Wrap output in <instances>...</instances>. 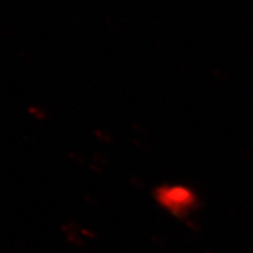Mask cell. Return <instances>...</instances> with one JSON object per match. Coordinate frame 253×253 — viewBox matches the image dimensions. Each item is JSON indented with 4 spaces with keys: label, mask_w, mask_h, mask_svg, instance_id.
Segmentation results:
<instances>
[{
    "label": "cell",
    "mask_w": 253,
    "mask_h": 253,
    "mask_svg": "<svg viewBox=\"0 0 253 253\" xmlns=\"http://www.w3.org/2000/svg\"><path fill=\"white\" fill-rule=\"evenodd\" d=\"M160 203L169 211L179 213L187 211L194 204V195L183 186H169L160 189Z\"/></svg>",
    "instance_id": "obj_1"
}]
</instances>
